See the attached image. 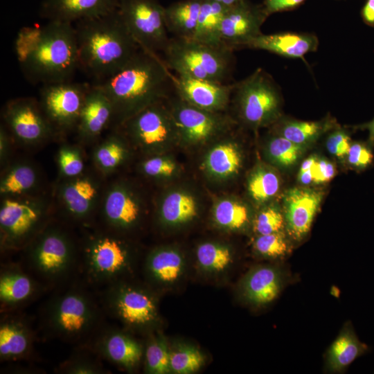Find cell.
<instances>
[{
    "instance_id": "1",
    "label": "cell",
    "mask_w": 374,
    "mask_h": 374,
    "mask_svg": "<svg viewBox=\"0 0 374 374\" xmlns=\"http://www.w3.org/2000/svg\"><path fill=\"white\" fill-rule=\"evenodd\" d=\"M21 71L28 80L42 85L71 81L80 69L75 26L48 21L21 30L15 42Z\"/></svg>"
},
{
    "instance_id": "2",
    "label": "cell",
    "mask_w": 374,
    "mask_h": 374,
    "mask_svg": "<svg viewBox=\"0 0 374 374\" xmlns=\"http://www.w3.org/2000/svg\"><path fill=\"white\" fill-rule=\"evenodd\" d=\"M173 72L160 55L141 48L120 71L98 82L113 109L112 125L119 127L144 108L175 92Z\"/></svg>"
},
{
    "instance_id": "3",
    "label": "cell",
    "mask_w": 374,
    "mask_h": 374,
    "mask_svg": "<svg viewBox=\"0 0 374 374\" xmlns=\"http://www.w3.org/2000/svg\"><path fill=\"white\" fill-rule=\"evenodd\" d=\"M75 29L80 69L98 82L120 71L140 50L118 9L78 21Z\"/></svg>"
},
{
    "instance_id": "4",
    "label": "cell",
    "mask_w": 374,
    "mask_h": 374,
    "mask_svg": "<svg viewBox=\"0 0 374 374\" xmlns=\"http://www.w3.org/2000/svg\"><path fill=\"white\" fill-rule=\"evenodd\" d=\"M59 288L43 308L44 330L64 341L89 342L103 326L105 312L100 300L75 280Z\"/></svg>"
},
{
    "instance_id": "5",
    "label": "cell",
    "mask_w": 374,
    "mask_h": 374,
    "mask_svg": "<svg viewBox=\"0 0 374 374\" xmlns=\"http://www.w3.org/2000/svg\"><path fill=\"white\" fill-rule=\"evenodd\" d=\"M22 251L24 267L48 289L64 286L80 273V241L62 221L53 220Z\"/></svg>"
},
{
    "instance_id": "6",
    "label": "cell",
    "mask_w": 374,
    "mask_h": 374,
    "mask_svg": "<svg viewBox=\"0 0 374 374\" xmlns=\"http://www.w3.org/2000/svg\"><path fill=\"white\" fill-rule=\"evenodd\" d=\"M79 241L80 273L87 284L104 287L130 269L132 253L122 235L96 224L84 229Z\"/></svg>"
},
{
    "instance_id": "7",
    "label": "cell",
    "mask_w": 374,
    "mask_h": 374,
    "mask_svg": "<svg viewBox=\"0 0 374 374\" xmlns=\"http://www.w3.org/2000/svg\"><path fill=\"white\" fill-rule=\"evenodd\" d=\"M233 51L225 46L172 37L162 53V58L177 75L229 83L235 65Z\"/></svg>"
},
{
    "instance_id": "8",
    "label": "cell",
    "mask_w": 374,
    "mask_h": 374,
    "mask_svg": "<svg viewBox=\"0 0 374 374\" xmlns=\"http://www.w3.org/2000/svg\"><path fill=\"white\" fill-rule=\"evenodd\" d=\"M55 206L42 193L1 197L0 245L1 251L23 250L55 220Z\"/></svg>"
},
{
    "instance_id": "9",
    "label": "cell",
    "mask_w": 374,
    "mask_h": 374,
    "mask_svg": "<svg viewBox=\"0 0 374 374\" xmlns=\"http://www.w3.org/2000/svg\"><path fill=\"white\" fill-rule=\"evenodd\" d=\"M104 178L95 168L74 177H60L52 198L63 222L83 229L96 224L106 184Z\"/></svg>"
},
{
    "instance_id": "10",
    "label": "cell",
    "mask_w": 374,
    "mask_h": 374,
    "mask_svg": "<svg viewBox=\"0 0 374 374\" xmlns=\"http://www.w3.org/2000/svg\"><path fill=\"white\" fill-rule=\"evenodd\" d=\"M231 98L240 118L252 127L271 124L280 116V93L271 76L261 69L235 82Z\"/></svg>"
},
{
    "instance_id": "11",
    "label": "cell",
    "mask_w": 374,
    "mask_h": 374,
    "mask_svg": "<svg viewBox=\"0 0 374 374\" xmlns=\"http://www.w3.org/2000/svg\"><path fill=\"white\" fill-rule=\"evenodd\" d=\"M168 99L139 112L118 128L128 143L146 154H153L179 139Z\"/></svg>"
},
{
    "instance_id": "12",
    "label": "cell",
    "mask_w": 374,
    "mask_h": 374,
    "mask_svg": "<svg viewBox=\"0 0 374 374\" xmlns=\"http://www.w3.org/2000/svg\"><path fill=\"white\" fill-rule=\"evenodd\" d=\"M159 0H119L118 10L140 48L160 55L170 37Z\"/></svg>"
},
{
    "instance_id": "13",
    "label": "cell",
    "mask_w": 374,
    "mask_h": 374,
    "mask_svg": "<svg viewBox=\"0 0 374 374\" xmlns=\"http://www.w3.org/2000/svg\"><path fill=\"white\" fill-rule=\"evenodd\" d=\"M99 298L105 314L134 328H145L157 317L154 298L147 291L123 280L103 287Z\"/></svg>"
},
{
    "instance_id": "14",
    "label": "cell",
    "mask_w": 374,
    "mask_h": 374,
    "mask_svg": "<svg viewBox=\"0 0 374 374\" xmlns=\"http://www.w3.org/2000/svg\"><path fill=\"white\" fill-rule=\"evenodd\" d=\"M1 117L2 124L18 146L37 147L57 137L35 98L21 97L8 101L2 109Z\"/></svg>"
},
{
    "instance_id": "15",
    "label": "cell",
    "mask_w": 374,
    "mask_h": 374,
    "mask_svg": "<svg viewBox=\"0 0 374 374\" xmlns=\"http://www.w3.org/2000/svg\"><path fill=\"white\" fill-rule=\"evenodd\" d=\"M90 87L72 80L42 85L38 100L57 137L76 129Z\"/></svg>"
},
{
    "instance_id": "16",
    "label": "cell",
    "mask_w": 374,
    "mask_h": 374,
    "mask_svg": "<svg viewBox=\"0 0 374 374\" xmlns=\"http://www.w3.org/2000/svg\"><path fill=\"white\" fill-rule=\"evenodd\" d=\"M144 214V202L130 184L119 180L106 183L97 224L123 235L136 228Z\"/></svg>"
},
{
    "instance_id": "17",
    "label": "cell",
    "mask_w": 374,
    "mask_h": 374,
    "mask_svg": "<svg viewBox=\"0 0 374 374\" xmlns=\"http://www.w3.org/2000/svg\"><path fill=\"white\" fill-rule=\"evenodd\" d=\"M179 139L190 145L204 143L226 132L231 120L221 113L211 112L194 107L175 92L168 99Z\"/></svg>"
},
{
    "instance_id": "18",
    "label": "cell",
    "mask_w": 374,
    "mask_h": 374,
    "mask_svg": "<svg viewBox=\"0 0 374 374\" xmlns=\"http://www.w3.org/2000/svg\"><path fill=\"white\" fill-rule=\"evenodd\" d=\"M267 17L262 3L255 4L249 0L229 7L220 26L222 43L233 50L243 48L262 33L261 27Z\"/></svg>"
},
{
    "instance_id": "19",
    "label": "cell",
    "mask_w": 374,
    "mask_h": 374,
    "mask_svg": "<svg viewBox=\"0 0 374 374\" xmlns=\"http://www.w3.org/2000/svg\"><path fill=\"white\" fill-rule=\"evenodd\" d=\"M48 289L24 266L1 265L0 303L1 312L16 311L39 298Z\"/></svg>"
},
{
    "instance_id": "20",
    "label": "cell",
    "mask_w": 374,
    "mask_h": 374,
    "mask_svg": "<svg viewBox=\"0 0 374 374\" xmlns=\"http://www.w3.org/2000/svg\"><path fill=\"white\" fill-rule=\"evenodd\" d=\"M175 92L188 104L215 113L225 110L231 103L235 82L222 83L195 79L173 73Z\"/></svg>"
},
{
    "instance_id": "21",
    "label": "cell",
    "mask_w": 374,
    "mask_h": 374,
    "mask_svg": "<svg viewBox=\"0 0 374 374\" xmlns=\"http://www.w3.org/2000/svg\"><path fill=\"white\" fill-rule=\"evenodd\" d=\"M88 346L102 359L127 370L137 367L144 355L142 346L132 337L109 327L103 326Z\"/></svg>"
},
{
    "instance_id": "22",
    "label": "cell",
    "mask_w": 374,
    "mask_h": 374,
    "mask_svg": "<svg viewBox=\"0 0 374 374\" xmlns=\"http://www.w3.org/2000/svg\"><path fill=\"white\" fill-rule=\"evenodd\" d=\"M35 332L25 315L15 311L3 312L0 322L1 361L14 362L29 357Z\"/></svg>"
},
{
    "instance_id": "23",
    "label": "cell",
    "mask_w": 374,
    "mask_h": 374,
    "mask_svg": "<svg viewBox=\"0 0 374 374\" xmlns=\"http://www.w3.org/2000/svg\"><path fill=\"white\" fill-rule=\"evenodd\" d=\"M113 109L109 99L98 84L91 85L76 127L80 143L96 141L111 124Z\"/></svg>"
},
{
    "instance_id": "24",
    "label": "cell",
    "mask_w": 374,
    "mask_h": 374,
    "mask_svg": "<svg viewBox=\"0 0 374 374\" xmlns=\"http://www.w3.org/2000/svg\"><path fill=\"white\" fill-rule=\"evenodd\" d=\"M322 199L321 192L308 188H292L284 197L285 222L289 235L302 239L310 231Z\"/></svg>"
},
{
    "instance_id": "25",
    "label": "cell",
    "mask_w": 374,
    "mask_h": 374,
    "mask_svg": "<svg viewBox=\"0 0 374 374\" xmlns=\"http://www.w3.org/2000/svg\"><path fill=\"white\" fill-rule=\"evenodd\" d=\"M118 6L119 0H43L39 15L48 21L73 24L107 15Z\"/></svg>"
},
{
    "instance_id": "26",
    "label": "cell",
    "mask_w": 374,
    "mask_h": 374,
    "mask_svg": "<svg viewBox=\"0 0 374 374\" xmlns=\"http://www.w3.org/2000/svg\"><path fill=\"white\" fill-rule=\"evenodd\" d=\"M319 46L317 37L311 33L283 32L261 33L247 42L243 48L263 50L290 59H303Z\"/></svg>"
},
{
    "instance_id": "27",
    "label": "cell",
    "mask_w": 374,
    "mask_h": 374,
    "mask_svg": "<svg viewBox=\"0 0 374 374\" xmlns=\"http://www.w3.org/2000/svg\"><path fill=\"white\" fill-rule=\"evenodd\" d=\"M42 176L37 166L26 159L12 160L1 169V197L42 194Z\"/></svg>"
},
{
    "instance_id": "28",
    "label": "cell",
    "mask_w": 374,
    "mask_h": 374,
    "mask_svg": "<svg viewBox=\"0 0 374 374\" xmlns=\"http://www.w3.org/2000/svg\"><path fill=\"white\" fill-rule=\"evenodd\" d=\"M368 350V346L359 340L350 323H347L327 350L326 368L332 373L341 372Z\"/></svg>"
},
{
    "instance_id": "29",
    "label": "cell",
    "mask_w": 374,
    "mask_h": 374,
    "mask_svg": "<svg viewBox=\"0 0 374 374\" xmlns=\"http://www.w3.org/2000/svg\"><path fill=\"white\" fill-rule=\"evenodd\" d=\"M128 141L118 129L94 146L92 162L94 168L103 177L115 172L126 161L129 154Z\"/></svg>"
},
{
    "instance_id": "30",
    "label": "cell",
    "mask_w": 374,
    "mask_h": 374,
    "mask_svg": "<svg viewBox=\"0 0 374 374\" xmlns=\"http://www.w3.org/2000/svg\"><path fill=\"white\" fill-rule=\"evenodd\" d=\"M203 0H181L165 7L164 17L168 33L173 37L193 39Z\"/></svg>"
},
{
    "instance_id": "31",
    "label": "cell",
    "mask_w": 374,
    "mask_h": 374,
    "mask_svg": "<svg viewBox=\"0 0 374 374\" xmlns=\"http://www.w3.org/2000/svg\"><path fill=\"white\" fill-rule=\"evenodd\" d=\"M282 287L279 271L271 267L256 269L247 276L244 290L247 298L256 304H266L276 298Z\"/></svg>"
},
{
    "instance_id": "32",
    "label": "cell",
    "mask_w": 374,
    "mask_h": 374,
    "mask_svg": "<svg viewBox=\"0 0 374 374\" xmlns=\"http://www.w3.org/2000/svg\"><path fill=\"white\" fill-rule=\"evenodd\" d=\"M228 8L213 0H203L193 39L211 45L226 46L221 40L220 30Z\"/></svg>"
},
{
    "instance_id": "33",
    "label": "cell",
    "mask_w": 374,
    "mask_h": 374,
    "mask_svg": "<svg viewBox=\"0 0 374 374\" xmlns=\"http://www.w3.org/2000/svg\"><path fill=\"white\" fill-rule=\"evenodd\" d=\"M183 265V258L179 252L169 249H161L150 254L147 259L146 269L152 279L168 283L179 278Z\"/></svg>"
},
{
    "instance_id": "34",
    "label": "cell",
    "mask_w": 374,
    "mask_h": 374,
    "mask_svg": "<svg viewBox=\"0 0 374 374\" xmlns=\"http://www.w3.org/2000/svg\"><path fill=\"white\" fill-rule=\"evenodd\" d=\"M197 214V204L188 193L175 191L167 195L159 208L161 220L168 224H180L193 220Z\"/></svg>"
},
{
    "instance_id": "35",
    "label": "cell",
    "mask_w": 374,
    "mask_h": 374,
    "mask_svg": "<svg viewBox=\"0 0 374 374\" xmlns=\"http://www.w3.org/2000/svg\"><path fill=\"white\" fill-rule=\"evenodd\" d=\"M240 163V153L237 145L231 141H224L214 146L206 159L208 171L219 177H226L236 173Z\"/></svg>"
},
{
    "instance_id": "36",
    "label": "cell",
    "mask_w": 374,
    "mask_h": 374,
    "mask_svg": "<svg viewBox=\"0 0 374 374\" xmlns=\"http://www.w3.org/2000/svg\"><path fill=\"white\" fill-rule=\"evenodd\" d=\"M80 348L62 362L55 371L62 374H104L107 370L98 356L89 346L80 345Z\"/></svg>"
},
{
    "instance_id": "37",
    "label": "cell",
    "mask_w": 374,
    "mask_h": 374,
    "mask_svg": "<svg viewBox=\"0 0 374 374\" xmlns=\"http://www.w3.org/2000/svg\"><path fill=\"white\" fill-rule=\"evenodd\" d=\"M328 126L324 122L285 120L280 123L278 131L280 136L303 145L314 140Z\"/></svg>"
},
{
    "instance_id": "38",
    "label": "cell",
    "mask_w": 374,
    "mask_h": 374,
    "mask_svg": "<svg viewBox=\"0 0 374 374\" xmlns=\"http://www.w3.org/2000/svg\"><path fill=\"white\" fill-rule=\"evenodd\" d=\"M214 218L218 225L229 229H239L249 222L247 208L231 199L219 202L214 209Z\"/></svg>"
},
{
    "instance_id": "39",
    "label": "cell",
    "mask_w": 374,
    "mask_h": 374,
    "mask_svg": "<svg viewBox=\"0 0 374 374\" xmlns=\"http://www.w3.org/2000/svg\"><path fill=\"white\" fill-rule=\"evenodd\" d=\"M280 188L278 175L272 170L259 168L250 176L248 190L252 198L259 202L274 197Z\"/></svg>"
},
{
    "instance_id": "40",
    "label": "cell",
    "mask_w": 374,
    "mask_h": 374,
    "mask_svg": "<svg viewBox=\"0 0 374 374\" xmlns=\"http://www.w3.org/2000/svg\"><path fill=\"white\" fill-rule=\"evenodd\" d=\"M144 356L147 373L164 374L171 371L170 353L163 338L157 337L152 339L144 350Z\"/></svg>"
},
{
    "instance_id": "41",
    "label": "cell",
    "mask_w": 374,
    "mask_h": 374,
    "mask_svg": "<svg viewBox=\"0 0 374 374\" xmlns=\"http://www.w3.org/2000/svg\"><path fill=\"white\" fill-rule=\"evenodd\" d=\"M197 258L204 269L215 271L224 270L232 260L231 253L227 247L211 242L198 247Z\"/></svg>"
},
{
    "instance_id": "42",
    "label": "cell",
    "mask_w": 374,
    "mask_h": 374,
    "mask_svg": "<svg viewBox=\"0 0 374 374\" xmlns=\"http://www.w3.org/2000/svg\"><path fill=\"white\" fill-rule=\"evenodd\" d=\"M57 161L60 177H74L86 170L83 152L78 145H62L58 150Z\"/></svg>"
},
{
    "instance_id": "43",
    "label": "cell",
    "mask_w": 374,
    "mask_h": 374,
    "mask_svg": "<svg viewBox=\"0 0 374 374\" xmlns=\"http://www.w3.org/2000/svg\"><path fill=\"white\" fill-rule=\"evenodd\" d=\"M268 152L277 164L288 167L296 163L302 153V145L279 136L272 138L268 143Z\"/></svg>"
},
{
    "instance_id": "44",
    "label": "cell",
    "mask_w": 374,
    "mask_h": 374,
    "mask_svg": "<svg viewBox=\"0 0 374 374\" xmlns=\"http://www.w3.org/2000/svg\"><path fill=\"white\" fill-rule=\"evenodd\" d=\"M204 361L202 354L194 347H181L170 353L171 371L177 373L195 372L202 366Z\"/></svg>"
},
{
    "instance_id": "45",
    "label": "cell",
    "mask_w": 374,
    "mask_h": 374,
    "mask_svg": "<svg viewBox=\"0 0 374 374\" xmlns=\"http://www.w3.org/2000/svg\"><path fill=\"white\" fill-rule=\"evenodd\" d=\"M255 248L260 254L270 258L284 256L290 249L282 232L259 235L255 241Z\"/></svg>"
},
{
    "instance_id": "46",
    "label": "cell",
    "mask_w": 374,
    "mask_h": 374,
    "mask_svg": "<svg viewBox=\"0 0 374 374\" xmlns=\"http://www.w3.org/2000/svg\"><path fill=\"white\" fill-rule=\"evenodd\" d=\"M285 226V219L281 212L276 207H268L262 210L254 222L255 231L259 235L281 232Z\"/></svg>"
},
{
    "instance_id": "47",
    "label": "cell",
    "mask_w": 374,
    "mask_h": 374,
    "mask_svg": "<svg viewBox=\"0 0 374 374\" xmlns=\"http://www.w3.org/2000/svg\"><path fill=\"white\" fill-rule=\"evenodd\" d=\"M141 171L148 177H161L172 175L176 170L175 163L169 159L150 156L140 166Z\"/></svg>"
},
{
    "instance_id": "48",
    "label": "cell",
    "mask_w": 374,
    "mask_h": 374,
    "mask_svg": "<svg viewBox=\"0 0 374 374\" xmlns=\"http://www.w3.org/2000/svg\"><path fill=\"white\" fill-rule=\"evenodd\" d=\"M347 158L350 165L358 170H364L372 165L374 155L365 143L356 141L350 144Z\"/></svg>"
},
{
    "instance_id": "49",
    "label": "cell",
    "mask_w": 374,
    "mask_h": 374,
    "mask_svg": "<svg viewBox=\"0 0 374 374\" xmlns=\"http://www.w3.org/2000/svg\"><path fill=\"white\" fill-rule=\"evenodd\" d=\"M350 137L343 130H336L328 138L326 147L332 154L343 157L347 155L350 146Z\"/></svg>"
},
{
    "instance_id": "50",
    "label": "cell",
    "mask_w": 374,
    "mask_h": 374,
    "mask_svg": "<svg viewBox=\"0 0 374 374\" xmlns=\"http://www.w3.org/2000/svg\"><path fill=\"white\" fill-rule=\"evenodd\" d=\"M307 0H263L262 5L268 17L272 14L280 12L293 10Z\"/></svg>"
},
{
    "instance_id": "51",
    "label": "cell",
    "mask_w": 374,
    "mask_h": 374,
    "mask_svg": "<svg viewBox=\"0 0 374 374\" xmlns=\"http://www.w3.org/2000/svg\"><path fill=\"white\" fill-rule=\"evenodd\" d=\"M15 145L10 133L1 123L0 127V163L1 169L12 161L11 156Z\"/></svg>"
},
{
    "instance_id": "52",
    "label": "cell",
    "mask_w": 374,
    "mask_h": 374,
    "mask_svg": "<svg viewBox=\"0 0 374 374\" xmlns=\"http://www.w3.org/2000/svg\"><path fill=\"white\" fill-rule=\"evenodd\" d=\"M313 183L320 184L331 180L335 174L332 163L325 159H317L311 168Z\"/></svg>"
},
{
    "instance_id": "53",
    "label": "cell",
    "mask_w": 374,
    "mask_h": 374,
    "mask_svg": "<svg viewBox=\"0 0 374 374\" xmlns=\"http://www.w3.org/2000/svg\"><path fill=\"white\" fill-rule=\"evenodd\" d=\"M361 17L367 26L374 27V0H366L360 11Z\"/></svg>"
},
{
    "instance_id": "54",
    "label": "cell",
    "mask_w": 374,
    "mask_h": 374,
    "mask_svg": "<svg viewBox=\"0 0 374 374\" xmlns=\"http://www.w3.org/2000/svg\"><path fill=\"white\" fill-rule=\"evenodd\" d=\"M357 128L367 130L368 132V143L374 145V118L369 122L357 126Z\"/></svg>"
},
{
    "instance_id": "55",
    "label": "cell",
    "mask_w": 374,
    "mask_h": 374,
    "mask_svg": "<svg viewBox=\"0 0 374 374\" xmlns=\"http://www.w3.org/2000/svg\"><path fill=\"white\" fill-rule=\"evenodd\" d=\"M299 179L300 182L304 185H308L313 182V177L311 169L299 173Z\"/></svg>"
},
{
    "instance_id": "56",
    "label": "cell",
    "mask_w": 374,
    "mask_h": 374,
    "mask_svg": "<svg viewBox=\"0 0 374 374\" xmlns=\"http://www.w3.org/2000/svg\"><path fill=\"white\" fill-rule=\"evenodd\" d=\"M317 157L314 156H311L308 158H307L301 164L299 173L305 172L310 169H311L314 164V163L317 161Z\"/></svg>"
},
{
    "instance_id": "57",
    "label": "cell",
    "mask_w": 374,
    "mask_h": 374,
    "mask_svg": "<svg viewBox=\"0 0 374 374\" xmlns=\"http://www.w3.org/2000/svg\"><path fill=\"white\" fill-rule=\"evenodd\" d=\"M227 7H230L243 0H213Z\"/></svg>"
}]
</instances>
